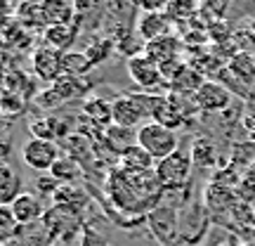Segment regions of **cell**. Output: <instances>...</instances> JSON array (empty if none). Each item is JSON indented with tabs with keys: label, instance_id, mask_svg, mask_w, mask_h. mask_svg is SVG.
<instances>
[{
	"label": "cell",
	"instance_id": "6da1fadb",
	"mask_svg": "<svg viewBox=\"0 0 255 246\" xmlns=\"http://www.w3.org/2000/svg\"><path fill=\"white\" fill-rule=\"evenodd\" d=\"M154 97L156 95H149V92H132V95H126V97H116L111 102V119H114V126L126 128V130H139L144 126V119L151 116V109H154Z\"/></svg>",
	"mask_w": 255,
	"mask_h": 246
},
{
	"label": "cell",
	"instance_id": "7a4b0ae2",
	"mask_svg": "<svg viewBox=\"0 0 255 246\" xmlns=\"http://www.w3.org/2000/svg\"><path fill=\"white\" fill-rule=\"evenodd\" d=\"M135 142L154 159L156 164L168 159L170 154H175V152L180 149V147H177V133L170 130V128L161 126V123H154V121L144 123V126L137 130Z\"/></svg>",
	"mask_w": 255,
	"mask_h": 246
},
{
	"label": "cell",
	"instance_id": "3957f363",
	"mask_svg": "<svg viewBox=\"0 0 255 246\" xmlns=\"http://www.w3.org/2000/svg\"><path fill=\"white\" fill-rule=\"evenodd\" d=\"M128 73L135 85L142 88V92H149V95H165L168 92V81L161 73V66L149 59V57L142 52V55H132L128 59Z\"/></svg>",
	"mask_w": 255,
	"mask_h": 246
},
{
	"label": "cell",
	"instance_id": "277c9868",
	"mask_svg": "<svg viewBox=\"0 0 255 246\" xmlns=\"http://www.w3.org/2000/svg\"><path fill=\"white\" fill-rule=\"evenodd\" d=\"M191 168H194L191 154L184 152V149H177L175 154H170L168 159L156 164L154 175L163 190H180V187H184L189 183Z\"/></svg>",
	"mask_w": 255,
	"mask_h": 246
},
{
	"label": "cell",
	"instance_id": "5b68a950",
	"mask_svg": "<svg viewBox=\"0 0 255 246\" xmlns=\"http://www.w3.org/2000/svg\"><path fill=\"white\" fill-rule=\"evenodd\" d=\"M62 149L52 140H40V137H31L26 145L21 147V161L36 171V173H50L55 164L62 159Z\"/></svg>",
	"mask_w": 255,
	"mask_h": 246
},
{
	"label": "cell",
	"instance_id": "8992f818",
	"mask_svg": "<svg viewBox=\"0 0 255 246\" xmlns=\"http://www.w3.org/2000/svg\"><path fill=\"white\" fill-rule=\"evenodd\" d=\"M194 102L199 111L203 114H220V111H227L232 104V92L218 81H206L199 88V92L194 95Z\"/></svg>",
	"mask_w": 255,
	"mask_h": 246
},
{
	"label": "cell",
	"instance_id": "52a82bcc",
	"mask_svg": "<svg viewBox=\"0 0 255 246\" xmlns=\"http://www.w3.org/2000/svg\"><path fill=\"white\" fill-rule=\"evenodd\" d=\"M9 209H12V216L17 218L19 225H33V223L45 218L47 213L43 199L33 192H21L17 199L9 204Z\"/></svg>",
	"mask_w": 255,
	"mask_h": 246
},
{
	"label": "cell",
	"instance_id": "ba28073f",
	"mask_svg": "<svg viewBox=\"0 0 255 246\" xmlns=\"http://www.w3.org/2000/svg\"><path fill=\"white\" fill-rule=\"evenodd\" d=\"M170 28H173V21L165 12H142L137 19V33L142 36L144 45L170 36Z\"/></svg>",
	"mask_w": 255,
	"mask_h": 246
},
{
	"label": "cell",
	"instance_id": "9c48e42d",
	"mask_svg": "<svg viewBox=\"0 0 255 246\" xmlns=\"http://www.w3.org/2000/svg\"><path fill=\"white\" fill-rule=\"evenodd\" d=\"M151 121L154 123H161V126L170 128L177 133V128H182L187 123V119L182 116L180 107L175 104L173 95L165 92V95H156L154 97V109H151Z\"/></svg>",
	"mask_w": 255,
	"mask_h": 246
},
{
	"label": "cell",
	"instance_id": "30bf717a",
	"mask_svg": "<svg viewBox=\"0 0 255 246\" xmlns=\"http://www.w3.org/2000/svg\"><path fill=\"white\" fill-rule=\"evenodd\" d=\"M119 161H121V171H126L128 175H146V173H154L151 168H156V161L137 142L121 152Z\"/></svg>",
	"mask_w": 255,
	"mask_h": 246
},
{
	"label": "cell",
	"instance_id": "8fae6325",
	"mask_svg": "<svg viewBox=\"0 0 255 246\" xmlns=\"http://www.w3.org/2000/svg\"><path fill=\"white\" fill-rule=\"evenodd\" d=\"M33 69L40 78L55 83L62 76V52H57L55 47L43 45L33 52Z\"/></svg>",
	"mask_w": 255,
	"mask_h": 246
},
{
	"label": "cell",
	"instance_id": "7c38bea8",
	"mask_svg": "<svg viewBox=\"0 0 255 246\" xmlns=\"http://www.w3.org/2000/svg\"><path fill=\"white\" fill-rule=\"evenodd\" d=\"M144 55L149 57V59H154L158 66L165 62H170V59H177V57H182V38L170 33V36L158 38L154 43H146Z\"/></svg>",
	"mask_w": 255,
	"mask_h": 246
},
{
	"label": "cell",
	"instance_id": "4fadbf2b",
	"mask_svg": "<svg viewBox=\"0 0 255 246\" xmlns=\"http://www.w3.org/2000/svg\"><path fill=\"white\" fill-rule=\"evenodd\" d=\"M55 209L62 211L64 216L69 218H76L78 211H83V206L88 204V194L73 185H59V190L55 192Z\"/></svg>",
	"mask_w": 255,
	"mask_h": 246
},
{
	"label": "cell",
	"instance_id": "5bb4252c",
	"mask_svg": "<svg viewBox=\"0 0 255 246\" xmlns=\"http://www.w3.org/2000/svg\"><path fill=\"white\" fill-rule=\"evenodd\" d=\"M52 239H55V232L47 225V220H38L33 225H21L19 228V235L14 239L17 246H52Z\"/></svg>",
	"mask_w": 255,
	"mask_h": 246
},
{
	"label": "cell",
	"instance_id": "9a60e30c",
	"mask_svg": "<svg viewBox=\"0 0 255 246\" xmlns=\"http://www.w3.org/2000/svg\"><path fill=\"white\" fill-rule=\"evenodd\" d=\"M203 83H206V78H203V76H201V73L196 71L189 62H187V66H184L182 71L168 81V92L184 95V97H194Z\"/></svg>",
	"mask_w": 255,
	"mask_h": 246
},
{
	"label": "cell",
	"instance_id": "2e32d148",
	"mask_svg": "<svg viewBox=\"0 0 255 246\" xmlns=\"http://www.w3.org/2000/svg\"><path fill=\"white\" fill-rule=\"evenodd\" d=\"M21 192H24L21 175L9 164L0 161V206H9Z\"/></svg>",
	"mask_w": 255,
	"mask_h": 246
},
{
	"label": "cell",
	"instance_id": "e0dca14e",
	"mask_svg": "<svg viewBox=\"0 0 255 246\" xmlns=\"http://www.w3.org/2000/svg\"><path fill=\"white\" fill-rule=\"evenodd\" d=\"M227 69L234 73L237 78H241V81L246 83L248 88H253V83H255V55L253 52L237 50L234 57H229Z\"/></svg>",
	"mask_w": 255,
	"mask_h": 246
},
{
	"label": "cell",
	"instance_id": "ac0fdd59",
	"mask_svg": "<svg viewBox=\"0 0 255 246\" xmlns=\"http://www.w3.org/2000/svg\"><path fill=\"white\" fill-rule=\"evenodd\" d=\"M189 154H191V164H194V168L208 171V168H213L215 161H218V147L213 145L208 137H196V140L191 142Z\"/></svg>",
	"mask_w": 255,
	"mask_h": 246
},
{
	"label": "cell",
	"instance_id": "d6986e66",
	"mask_svg": "<svg viewBox=\"0 0 255 246\" xmlns=\"http://www.w3.org/2000/svg\"><path fill=\"white\" fill-rule=\"evenodd\" d=\"M78 36V31L73 24H59V26H47L45 28V45L55 47L57 52H69L73 40Z\"/></svg>",
	"mask_w": 255,
	"mask_h": 246
},
{
	"label": "cell",
	"instance_id": "ffe728a7",
	"mask_svg": "<svg viewBox=\"0 0 255 246\" xmlns=\"http://www.w3.org/2000/svg\"><path fill=\"white\" fill-rule=\"evenodd\" d=\"M43 19H45L47 26H59V24H71L73 12H76V5L71 2H43Z\"/></svg>",
	"mask_w": 255,
	"mask_h": 246
},
{
	"label": "cell",
	"instance_id": "44dd1931",
	"mask_svg": "<svg viewBox=\"0 0 255 246\" xmlns=\"http://www.w3.org/2000/svg\"><path fill=\"white\" fill-rule=\"evenodd\" d=\"M83 114L90 121L100 123V126L114 123V119H111V102L100 100V97H90V100L83 102Z\"/></svg>",
	"mask_w": 255,
	"mask_h": 246
},
{
	"label": "cell",
	"instance_id": "7402d4cb",
	"mask_svg": "<svg viewBox=\"0 0 255 246\" xmlns=\"http://www.w3.org/2000/svg\"><path fill=\"white\" fill-rule=\"evenodd\" d=\"M92 64L85 57V52H64L62 55V76L81 78L85 71H90Z\"/></svg>",
	"mask_w": 255,
	"mask_h": 246
},
{
	"label": "cell",
	"instance_id": "603a6c76",
	"mask_svg": "<svg viewBox=\"0 0 255 246\" xmlns=\"http://www.w3.org/2000/svg\"><path fill=\"white\" fill-rule=\"evenodd\" d=\"M50 175L55 178L59 185H71L78 175H81V164L73 156H62L55 164V168L50 171Z\"/></svg>",
	"mask_w": 255,
	"mask_h": 246
},
{
	"label": "cell",
	"instance_id": "cb8c5ba5",
	"mask_svg": "<svg viewBox=\"0 0 255 246\" xmlns=\"http://www.w3.org/2000/svg\"><path fill=\"white\" fill-rule=\"evenodd\" d=\"M19 228L21 225L12 216V209L9 206H0V246L14 244V239L19 235Z\"/></svg>",
	"mask_w": 255,
	"mask_h": 246
},
{
	"label": "cell",
	"instance_id": "d4e9b609",
	"mask_svg": "<svg viewBox=\"0 0 255 246\" xmlns=\"http://www.w3.org/2000/svg\"><path fill=\"white\" fill-rule=\"evenodd\" d=\"M201 9L199 5H194V2H168V9H165V14L170 17V21H187L191 19V14Z\"/></svg>",
	"mask_w": 255,
	"mask_h": 246
},
{
	"label": "cell",
	"instance_id": "484cf974",
	"mask_svg": "<svg viewBox=\"0 0 255 246\" xmlns=\"http://www.w3.org/2000/svg\"><path fill=\"white\" fill-rule=\"evenodd\" d=\"M109 55H111V43H109V40H104V38H100V40L90 43V47L85 50V57L90 59L92 66H95L97 62H104Z\"/></svg>",
	"mask_w": 255,
	"mask_h": 246
},
{
	"label": "cell",
	"instance_id": "4316f807",
	"mask_svg": "<svg viewBox=\"0 0 255 246\" xmlns=\"http://www.w3.org/2000/svg\"><path fill=\"white\" fill-rule=\"evenodd\" d=\"M81 246H109V239L100 232H95L90 225H85L81 232Z\"/></svg>",
	"mask_w": 255,
	"mask_h": 246
},
{
	"label": "cell",
	"instance_id": "83f0119b",
	"mask_svg": "<svg viewBox=\"0 0 255 246\" xmlns=\"http://www.w3.org/2000/svg\"><path fill=\"white\" fill-rule=\"evenodd\" d=\"M241 126L246 130V135L251 140H255V111H246L244 116H241Z\"/></svg>",
	"mask_w": 255,
	"mask_h": 246
},
{
	"label": "cell",
	"instance_id": "f1b7e54d",
	"mask_svg": "<svg viewBox=\"0 0 255 246\" xmlns=\"http://www.w3.org/2000/svg\"><path fill=\"white\" fill-rule=\"evenodd\" d=\"M52 246H57V244H52Z\"/></svg>",
	"mask_w": 255,
	"mask_h": 246
}]
</instances>
